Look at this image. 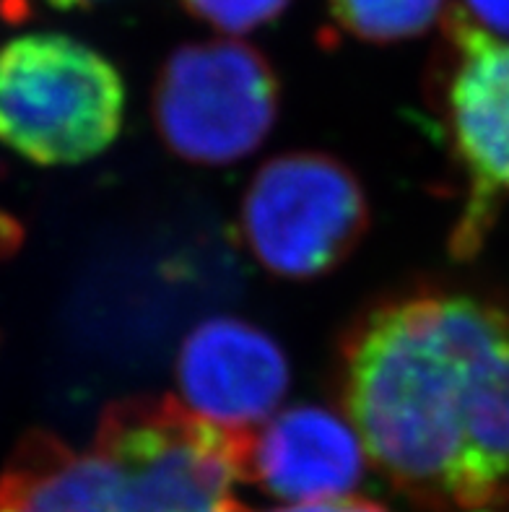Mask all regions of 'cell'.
<instances>
[{
  "label": "cell",
  "mask_w": 509,
  "mask_h": 512,
  "mask_svg": "<svg viewBox=\"0 0 509 512\" xmlns=\"http://www.w3.org/2000/svg\"><path fill=\"white\" fill-rule=\"evenodd\" d=\"M341 401L367 458L426 512L509 505V307L416 289L343 338Z\"/></svg>",
  "instance_id": "6da1fadb"
},
{
  "label": "cell",
  "mask_w": 509,
  "mask_h": 512,
  "mask_svg": "<svg viewBox=\"0 0 509 512\" xmlns=\"http://www.w3.org/2000/svg\"><path fill=\"white\" fill-rule=\"evenodd\" d=\"M123 76L65 34H24L0 47V143L39 167L89 162L115 143Z\"/></svg>",
  "instance_id": "7a4b0ae2"
},
{
  "label": "cell",
  "mask_w": 509,
  "mask_h": 512,
  "mask_svg": "<svg viewBox=\"0 0 509 512\" xmlns=\"http://www.w3.org/2000/svg\"><path fill=\"white\" fill-rule=\"evenodd\" d=\"M94 450L115 468L125 512H224L239 479L234 435L174 398L112 403Z\"/></svg>",
  "instance_id": "3957f363"
},
{
  "label": "cell",
  "mask_w": 509,
  "mask_h": 512,
  "mask_svg": "<svg viewBox=\"0 0 509 512\" xmlns=\"http://www.w3.org/2000/svg\"><path fill=\"white\" fill-rule=\"evenodd\" d=\"M239 221L252 258L265 271L315 279L354 253L369 227V206L346 164L299 151L258 169Z\"/></svg>",
  "instance_id": "277c9868"
},
{
  "label": "cell",
  "mask_w": 509,
  "mask_h": 512,
  "mask_svg": "<svg viewBox=\"0 0 509 512\" xmlns=\"http://www.w3.org/2000/svg\"><path fill=\"white\" fill-rule=\"evenodd\" d=\"M278 115V78L237 39L174 50L154 89V120L174 154L193 164H232L258 149Z\"/></svg>",
  "instance_id": "5b68a950"
},
{
  "label": "cell",
  "mask_w": 509,
  "mask_h": 512,
  "mask_svg": "<svg viewBox=\"0 0 509 512\" xmlns=\"http://www.w3.org/2000/svg\"><path fill=\"white\" fill-rule=\"evenodd\" d=\"M442 29L434 102L452 154L471 182L460 232L465 253L484 234L486 208L509 195V39L486 32L463 8H452Z\"/></svg>",
  "instance_id": "8992f818"
},
{
  "label": "cell",
  "mask_w": 509,
  "mask_h": 512,
  "mask_svg": "<svg viewBox=\"0 0 509 512\" xmlns=\"http://www.w3.org/2000/svg\"><path fill=\"white\" fill-rule=\"evenodd\" d=\"M237 476L284 502L351 497L364 479L367 450L346 414L291 406L234 435Z\"/></svg>",
  "instance_id": "52a82bcc"
},
{
  "label": "cell",
  "mask_w": 509,
  "mask_h": 512,
  "mask_svg": "<svg viewBox=\"0 0 509 512\" xmlns=\"http://www.w3.org/2000/svg\"><path fill=\"white\" fill-rule=\"evenodd\" d=\"M182 406L239 435L273 416L289 390V362L281 346L239 318L195 325L177 354Z\"/></svg>",
  "instance_id": "ba28073f"
},
{
  "label": "cell",
  "mask_w": 509,
  "mask_h": 512,
  "mask_svg": "<svg viewBox=\"0 0 509 512\" xmlns=\"http://www.w3.org/2000/svg\"><path fill=\"white\" fill-rule=\"evenodd\" d=\"M0 512H125L112 463L50 432H32L0 471Z\"/></svg>",
  "instance_id": "9c48e42d"
},
{
  "label": "cell",
  "mask_w": 509,
  "mask_h": 512,
  "mask_svg": "<svg viewBox=\"0 0 509 512\" xmlns=\"http://www.w3.org/2000/svg\"><path fill=\"white\" fill-rule=\"evenodd\" d=\"M343 32L367 42H400L424 34L445 0H328Z\"/></svg>",
  "instance_id": "30bf717a"
},
{
  "label": "cell",
  "mask_w": 509,
  "mask_h": 512,
  "mask_svg": "<svg viewBox=\"0 0 509 512\" xmlns=\"http://www.w3.org/2000/svg\"><path fill=\"white\" fill-rule=\"evenodd\" d=\"M291 0H182L195 19L224 34H247L271 24L289 8Z\"/></svg>",
  "instance_id": "8fae6325"
},
{
  "label": "cell",
  "mask_w": 509,
  "mask_h": 512,
  "mask_svg": "<svg viewBox=\"0 0 509 512\" xmlns=\"http://www.w3.org/2000/svg\"><path fill=\"white\" fill-rule=\"evenodd\" d=\"M463 11L497 37H509V0H465Z\"/></svg>",
  "instance_id": "7c38bea8"
},
{
  "label": "cell",
  "mask_w": 509,
  "mask_h": 512,
  "mask_svg": "<svg viewBox=\"0 0 509 512\" xmlns=\"http://www.w3.org/2000/svg\"><path fill=\"white\" fill-rule=\"evenodd\" d=\"M330 502H286V505H278V507H247L242 502L232 500L226 502L224 512H328L330 510Z\"/></svg>",
  "instance_id": "4fadbf2b"
},
{
  "label": "cell",
  "mask_w": 509,
  "mask_h": 512,
  "mask_svg": "<svg viewBox=\"0 0 509 512\" xmlns=\"http://www.w3.org/2000/svg\"><path fill=\"white\" fill-rule=\"evenodd\" d=\"M328 512H390V510H387V507H382L380 502L359 500V497H343V500L330 502Z\"/></svg>",
  "instance_id": "5bb4252c"
},
{
  "label": "cell",
  "mask_w": 509,
  "mask_h": 512,
  "mask_svg": "<svg viewBox=\"0 0 509 512\" xmlns=\"http://www.w3.org/2000/svg\"><path fill=\"white\" fill-rule=\"evenodd\" d=\"M55 8H86L94 6V3H102V0H47Z\"/></svg>",
  "instance_id": "9a60e30c"
}]
</instances>
